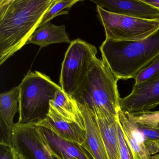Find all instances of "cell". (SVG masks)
<instances>
[{"instance_id":"7a4b0ae2","label":"cell","mask_w":159,"mask_h":159,"mask_svg":"<svg viewBox=\"0 0 159 159\" xmlns=\"http://www.w3.org/2000/svg\"><path fill=\"white\" fill-rule=\"evenodd\" d=\"M99 48L102 59L118 80L134 79L159 56V29L137 41L106 39Z\"/></svg>"},{"instance_id":"cb8c5ba5","label":"cell","mask_w":159,"mask_h":159,"mask_svg":"<svg viewBox=\"0 0 159 159\" xmlns=\"http://www.w3.org/2000/svg\"><path fill=\"white\" fill-rule=\"evenodd\" d=\"M142 1L159 10V0H142Z\"/></svg>"},{"instance_id":"8992f818","label":"cell","mask_w":159,"mask_h":159,"mask_svg":"<svg viewBox=\"0 0 159 159\" xmlns=\"http://www.w3.org/2000/svg\"><path fill=\"white\" fill-rule=\"evenodd\" d=\"M97 49L89 43L77 39L68 48L61 68L60 86L70 96L77 89L96 57Z\"/></svg>"},{"instance_id":"8fae6325","label":"cell","mask_w":159,"mask_h":159,"mask_svg":"<svg viewBox=\"0 0 159 159\" xmlns=\"http://www.w3.org/2000/svg\"><path fill=\"white\" fill-rule=\"evenodd\" d=\"M97 6L108 11L134 18L159 20V10L142 0L92 1Z\"/></svg>"},{"instance_id":"9a60e30c","label":"cell","mask_w":159,"mask_h":159,"mask_svg":"<svg viewBox=\"0 0 159 159\" xmlns=\"http://www.w3.org/2000/svg\"><path fill=\"white\" fill-rule=\"evenodd\" d=\"M50 108L61 118L76 123L85 128L83 118L78 105L62 88L56 92L53 99L50 101Z\"/></svg>"},{"instance_id":"9c48e42d","label":"cell","mask_w":159,"mask_h":159,"mask_svg":"<svg viewBox=\"0 0 159 159\" xmlns=\"http://www.w3.org/2000/svg\"><path fill=\"white\" fill-rule=\"evenodd\" d=\"M35 124L50 150L61 159H94L81 145L61 137L46 120Z\"/></svg>"},{"instance_id":"7402d4cb","label":"cell","mask_w":159,"mask_h":159,"mask_svg":"<svg viewBox=\"0 0 159 159\" xmlns=\"http://www.w3.org/2000/svg\"><path fill=\"white\" fill-rule=\"evenodd\" d=\"M135 123L139 130L146 138L149 140L159 142V126L153 127Z\"/></svg>"},{"instance_id":"277c9868","label":"cell","mask_w":159,"mask_h":159,"mask_svg":"<svg viewBox=\"0 0 159 159\" xmlns=\"http://www.w3.org/2000/svg\"><path fill=\"white\" fill-rule=\"evenodd\" d=\"M19 118L20 124L37 123L44 120L50 110V101L61 86L50 77L29 70L20 83Z\"/></svg>"},{"instance_id":"ac0fdd59","label":"cell","mask_w":159,"mask_h":159,"mask_svg":"<svg viewBox=\"0 0 159 159\" xmlns=\"http://www.w3.org/2000/svg\"><path fill=\"white\" fill-rule=\"evenodd\" d=\"M79 2H80L79 0H55L54 2L43 17L38 29L49 23L56 16L68 14V11H64V9H70L73 5Z\"/></svg>"},{"instance_id":"5bb4252c","label":"cell","mask_w":159,"mask_h":159,"mask_svg":"<svg viewBox=\"0 0 159 159\" xmlns=\"http://www.w3.org/2000/svg\"><path fill=\"white\" fill-rule=\"evenodd\" d=\"M46 120L61 137L71 142L82 145L85 141V128L74 122L69 121L61 118L50 108Z\"/></svg>"},{"instance_id":"30bf717a","label":"cell","mask_w":159,"mask_h":159,"mask_svg":"<svg viewBox=\"0 0 159 159\" xmlns=\"http://www.w3.org/2000/svg\"><path fill=\"white\" fill-rule=\"evenodd\" d=\"M118 119L124 134L130 148L138 159H150L159 152V142L149 140L145 137L124 112L120 110Z\"/></svg>"},{"instance_id":"4fadbf2b","label":"cell","mask_w":159,"mask_h":159,"mask_svg":"<svg viewBox=\"0 0 159 159\" xmlns=\"http://www.w3.org/2000/svg\"><path fill=\"white\" fill-rule=\"evenodd\" d=\"M93 112L98 124L108 159H120L118 116L103 110H95Z\"/></svg>"},{"instance_id":"6da1fadb","label":"cell","mask_w":159,"mask_h":159,"mask_svg":"<svg viewBox=\"0 0 159 159\" xmlns=\"http://www.w3.org/2000/svg\"><path fill=\"white\" fill-rule=\"evenodd\" d=\"M55 0H0V65L26 45Z\"/></svg>"},{"instance_id":"7c38bea8","label":"cell","mask_w":159,"mask_h":159,"mask_svg":"<svg viewBox=\"0 0 159 159\" xmlns=\"http://www.w3.org/2000/svg\"><path fill=\"white\" fill-rule=\"evenodd\" d=\"M83 118L86 137L82 146L94 159H109L93 112L86 106L77 104Z\"/></svg>"},{"instance_id":"2e32d148","label":"cell","mask_w":159,"mask_h":159,"mask_svg":"<svg viewBox=\"0 0 159 159\" xmlns=\"http://www.w3.org/2000/svg\"><path fill=\"white\" fill-rule=\"evenodd\" d=\"M65 25L57 26L49 23L38 29L30 36L26 44L33 43L41 48L55 43H71Z\"/></svg>"},{"instance_id":"e0dca14e","label":"cell","mask_w":159,"mask_h":159,"mask_svg":"<svg viewBox=\"0 0 159 159\" xmlns=\"http://www.w3.org/2000/svg\"><path fill=\"white\" fill-rule=\"evenodd\" d=\"M20 84L0 95V123L12 131L15 116L19 111Z\"/></svg>"},{"instance_id":"603a6c76","label":"cell","mask_w":159,"mask_h":159,"mask_svg":"<svg viewBox=\"0 0 159 159\" xmlns=\"http://www.w3.org/2000/svg\"><path fill=\"white\" fill-rule=\"evenodd\" d=\"M0 159H17L11 145L0 142Z\"/></svg>"},{"instance_id":"484cf974","label":"cell","mask_w":159,"mask_h":159,"mask_svg":"<svg viewBox=\"0 0 159 159\" xmlns=\"http://www.w3.org/2000/svg\"><path fill=\"white\" fill-rule=\"evenodd\" d=\"M150 159H159V154H155L151 157Z\"/></svg>"},{"instance_id":"44dd1931","label":"cell","mask_w":159,"mask_h":159,"mask_svg":"<svg viewBox=\"0 0 159 159\" xmlns=\"http://www.w3.org/2000/svg\"><path fill=\"white\" fill-rule=\"evenodd\" d=\"M118 134L120 144V159H138L136 157L127 142L119 120L118 121Z\"/></svg>"},{"instance_id":"ffe728a7","label":"cell","mask_w":159,"mask_h":159,"mask_svg":"<svg viewBox=\"0 0 159 159\" xmlns=\"http://www.w3.org/2000/svg\"><path fill=\"white\" fill-rule=\"evenodd\" d=\"M125 115L131 120L136 123L153 127L159 126V111L139 113H126Z\"/></svg>"},{"instance_id":"3957f363","label":"cell","mask_w":159,"mask_h":159,"mask_svg":"<svg viewBox=\"0 0 159 159\" xmlns=\"http://www.w3.org/2000/svg\"><path fill=\"white\" fill-rule=\"evenodd\" d=\"M118 80L107 62L96 57L70 96L76 104L86 106L92 111H105L118 116L121 110Z\"/></svg>"},{"instance_id":"52a82bcc","label":"cell","mask_w":159,"mask_h":159,"mask_svg":"<svg viewBox=\"0 0 159 159\" xmlns=\"http://www.w3.org/2000/svg\"><path fill=\"white\" fill-rule=\"evenodd\" d=\"M11 144L17 159H53L51 151L35 123H16Z\"/></svg>"},{"instance_id":"d4e9b609","label":"cell","mask_w":159,"mask_h":159,"mask_svg":"<svg viewBox=\"0 0 159 159\" xmlns=\"http://www.w3.org/2000/svg\"><path fill=\"white\" fill-rule=\"evenodd\" d=\"M52 152V156L53 159H62L61 158H60V157H58V156L56 155V154L54 153L53 152Z\"/></svg>"},{"instance_id":"5b68a950","label":"cell","mask_w":159,"mask_h":159,"mask_svg":"<svg viewBox=\"0 0 159 159\" xmlns=\"http://www.w3.org/2000/svg\"><path fill=\"white\" fill-rule=\"evenodd\" d=\"M104 27L106 39L137 41L146 39L159 29V20L134 18L108 11L97 6Z\"/></svg>"},{"instance_id":"d6986e66","label":"cell","mask_w":159,"mask_h":159,"mask_svg":"<svg viewBox=\"0 0 159 159\" xmlns=\"http://www.w3.org/2000/svg\"><path fill=\"white\" fill-rule=\"evenodd\" d=\"M158 79H159V56L139 73L134 79V84L145 83Z\"/></svg>"},{"instance_id":"ba28073f","label":"cell","mask_w":159,"mask_h":159,"mask_svg":"<svg viewBox=\"0 0 159 159\" xmlns=\"http://www.w3.org/2000/svg\"><path fill=\"white\" fill-rule=\"evenodd\" d=\"M159 105V79L134 84L128 95L120 99V108L125 113L151 111Z\"/></svg>"}]
</instances>
